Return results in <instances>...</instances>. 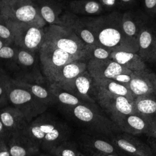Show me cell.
Segmentation results:
<instances>
[{
	"label": "cell",
	"instance_id": "cell-1",
	"mask_svg": "<svg viewBox=\"0 0 156 156\" xmlns=\"http://www.w3.org/2000/svg\"><path fill=\"white\" fill-rule=\"evenodd\" d=\"M122 15L118 13L93 18H82L93 34L98 46L110 51L138 52V41L128 37L122 27Z\"/></svg>",
	"mask_w": 156,
	"mask_h": 156
},
{
	"label": "cell",
	"instance_id": "cell-2",
	"mask_svg": "<svg viewBox=\"0 0 156 156\" xmlns=\"http://www.w3.org/2000/svg\"><path fill=\"white\" fill-rule=\"evenodd\" d=\"M24 132L39 147L48 152L68 141L71 133L66 124L55 116L44 113L34 119Z\"/></svg>",
	"mask_w": 156,
	"mask_h": 156
},
{
	"label": "cell",
	"instance_id": "cell-3",
	"mask_svg": "<svg viewBox=\"0 0 156 156\" xmlns=\"http://www.w3.org/2000/svg\"><path fill=\"white\" fill-rule=\"evenodd\" d=\"M62 111L74 121L93 132L112 136L121 131L96 103L85 102L71 108L63 109Z\"/></svg>",
	"mask_w": 156,
	"mask_h": 156
},
{
	"label": "cell",
	"instance_id": "cell-4",
	"mask_svg": "<svg viewBox=\"0 0 156 156\" xmlns=\"http://www.w3.org/2000/svg\"><path fill=\"white\" fill-rule=\"evenodd\" d=\"M18 47V46H17ZM38 52H33L18 47L15 58L6 71L18 80L49 84L41 68Z\"/></svg>",
	"mask_w": 156,
	"mask_h": 156
},
{
	"label": "cell",
	"instance_id": "cell-5",
	"mask_svg": "<svg viewBox=\"0 0 156 156\" xmlns=\"http://www.w3.org/2000/svg\"><path fill=\"white\" fill-rule=\"evenodd\" d=\"M0 15L14 22L47 26L34 0H0Z\"/></svg>",
	"mask_w": 156,
	"mask_h": 156
},
{
	"label": "cell",
	"instance_id": "cell-6",
	"mask_svg": "<svg viewBox=\"0 0 156 156\" xmlns=\"http://www.w3.org/2000/svg\"><path fill=\"white\" fill-rule=\"evenodd\" d=\"M45 41L81 60H86L87 44L68 28L60 25L44 27Z\"/></svg>",
	"mask_w": 156,
	"mask_h": 156
},
{
	"label": "cell",
	"instance_id": "cell-7",
	"mask_svg": "<svg viewBox=\"0 0 156 156\" xmlns=\"http://www.w3.org/2000/svg\"><path fill=\"white\" fill-rule=\"evenodd\" d=\"M8 101L9 104L23 113L29 123L44 113L48 107L13 78L9 91Z\"/></svg>",
	"mask_w": 156,
	"mask_h": 156
},
{
	"label": "cell",
	"instance_id": "cell-8",
	"mask_svg": "<svg viewBox=\"0 0 156 156\" xmlns=\"http://www.w3.org/2000/svg\"><path fill=\"white\" fill-rule=\"evenodd\" d=\"M38 55L42 73L49 84L52 83L55 73L60 68L72 61L81 60L46 41L40 48Z\"/></svg>",
	"mask_w": 156,
	"mask_h": 156
},
{
	"label": "cell",
	"instance_id": "cell-9",
	"mask_svg": "<svg viewBox=\"0 0 156 156\" xmlns=\"http://www.w3.org/2000/svg\"><path fill=\"white\" fill-rule=\"evenodd\" d=\"M6 20L13 33L14 44L25 50L38 52L45 41L44 27Z\"/></svg>",
	"mask_w": 156,
	"mask_h": 156
},
{
	"label": "cell",
	"instance_id": "cell-10",
	"mask_svg": "<svg viewBox=\"0 0 156 156\" xmlns=\"http://www.w3.org/2000/svg\"><path fill=\"white\" fill-rule=\"evenodd\" d=\"M94 97L96 102L109 116L113 122L126 115L136 113L134 109V101L124 96L94 90Z\"/></svg>",
	"mask_w": 156,
	"mask_h": 156
},
{
	"label": "cell",
	"instance_id": "cell-11",
	"mask_svg": "<svg viewBox=\"0 0 156 156\" xmlns=\"http://www.w3.org/2000/svg\"><path fill=\"white\" fill-rule=\"evenodd\" d=\"M94 84V78L86 70L73 80L57 85L85 102L96 103Z\"/></svg>",
	"mask_w": 156,
	"mask_h": 156
},
{
	"label": "cell",
	"instance_id": "cell-12",
	"mask_svg": "<svg viewBox=\"0 0 156 156\" xmlns=\"http://www.w3.org/2000/svg\"><path fill=\"white\" fill-rule=\"evenodd\" d=\"M87 63V71L94 79L113 80L119 74L133 73L112 59H90Z\"/></svg>",
	"mask_w": 156,
	"mask_h": 156
},
{
	"label": "cell",
	"instance_id": "cell-13",
	"mask_svg": "<svg viewBox=\"0 0 156 156\" xmlns=\"http://www.w3.org/2000/svg\"><path fill=\"white\" fill-rule=\"evenodd\" d=\"M110 138L116 149L130 156H153L151 149L148 146L130 134H115Z\"/></svg>",
	"mask_w": 156,
	"mask_h": 156
},
{
	"label": "cell",
	"instance_id": "cell-14",
	"mask_svg": "<svg viewBox=\"0 0 156 156\" xmlns=\"http://www.w3.org/2000/svg\"><path fill=\"white\" fill-rule=\"evenodd\" d=\"M62 26L70 29L87 45H97L96 40L81 18L74 13L66 10L60 16Z\"/></svg>",
	"mask_w": 156,
	"mask_h": 156
},
{
	"label": "cell",
	"instance_id": "cell-15",
	"mask_svg": "<svg viewBox=\"0 0 156 156\" xmlns=\"http://www.w3.org/2000/svg\"><path fill=\"white\" fill-rule=\"evenodd\" d=\"M7 144L11 156H32L40 149L24 130L12 134Z\"/></svg>",
	"mask_w": 156,
	"mask_h": 156
},
{
	"label": "cell",
	"instance_id": "cell-16",
	"mask_svg": "<svg viewBox=\"0 0 156 156\" xmlns=\"http://www.w3.org/2000/svg\"><path fill=\"white\" fill-rule=\"evenodd\" d=\"M0 119L11 135L24 130L29 124L23 113L12 105L0 108Z\"/></svg>",
	"mask_w": 156,
	"mask_h": 156
},
{
	"label": "cell",
	"instance_id": "cell-17",
	"mask_svg": "<svg viewBox=\"0 0 156 156\" xmlns=\"http://www.w3.org/2000/svg\"><path fill=\"white\" fill-rule=\"evenodd\" d=\"M113 122L121 131L130 135H147L151 127L150 121L137 113L126 115L116 119Z\"/></svg>",
	"mask_w": 156,
	"mask_h": 156
},
{
	"label": "cell",
	"instance_id": "cell-18",
	"mask_svg": "<svg viewBox=\"0 0 156 156\" xmlns=\"http://www.w3.org/2000/svg\"><path fill=\"white\" fill-rule=\"evenodd\" d=\"M39 13L48 25L62 26L60 16L63 6L58 0H34Z\"/></svg>",
	"mask_w": 156,
	"mask_h": 156
},
{
	"label": "cell",
	"instance_id": "cell-19",
	"mask_svg": "<svg viewBox=\"0 0 156 156\" xmlns=\"http://www.w3.org/2000/svg\"><path fill=\"white\" fill-rule=\"evenodd\" d=\"M80 144L87 153L100 154H116L118 152L111 142L96 136L83 135L80 136Z\"/></svg>",
	"mask_w": 156,
	"mask_h": 156
},
{
	"label": "cell",
	"instance_id": "cell-20",
	"mask_svg": "<svg viewBox=\"0 0 156 156\" xmlns=\"http://www.w3.org/2000/svg\"><path fill=\"white\" fill-rule=\"evenodd\" d=\"M138 55L144 61L156 62V32L146 29L138 37Z\"/></svg>",
	"mask_w": 156,
	"mask_h": 156
},
{
	"label": "cell",
	"instance_id": "cell-21",
	"mask_svg": "<svg viewBox=\"0 0 156 156\" xmlns=\"http://www.w3.org/2000/svg\"><path fill=\"white\" fill-rule=\"evenodd\" d=\"M128 88L135 98L155 94L154 86L147 70L133 71Z\"/></svg>",
	"mask_w": 156,
	"mask_h": 156
},
{
	"label": "cell",
	"instance_id": "cell-22",
	"mask_svg": "<svg viewBox=\"0 0 156 156\" xmlns=\"http://www.w3.org/2000/svg\"><path fill=\"white\" fill-rule=\"evenodd\" d=\"M86 70H87L86 61L82 60L72 61L63 66L57 71L52 83L60 85L70 81Z\"/></svg>",
	"mask_w": 156,
	"mask_h": 156
},
{
	"label": "cell",
	"instance_id": "cell-23",
	"mask_svg": "<svg viewBox=\"0 0 156 156\" xmlns=\"http://www.w3.org/2000/svg\"><path fill=\"white\" fill-rule=\"evenodd\" d=\"M124 68L132 71H140L146 70L144 60L136 52L127 51L112 52L110 58Z\"/></svg>",
	"mask_w": 156,
	"mask_h": 156
},
{
	"label": "cell",
	"instance_id": "cell-24",
	"mask_svg": "<svg viewBox=\"0 0 156 156\" xmlns=\"http://www.w3.org/2000/svg\"><path fill=\"white\" fill-rule=\"evenodd\" d=\"M94 87L95 90L122 96L132 101L136 98L127 87L112 79H94Z\"/></svg>",
	"mask_w": 156,
	"mask_h": 156
},
{
	"label": "cell",
	"instance_id": "cell-25",
	"mask_svg": "<svg viewBox=\"0 0 156 156\" xmlns=\"http://www.w3.org/2000/svg\"><path fill=\"white\" fill-rule=\"evenodd\" d=\"M15 80L20 85L27 89L35 97L48 107L56 104L55 99L50 89L49 84H40L30 82Z\"/></svg>",
	"mask_w": 156,
	"mask_h": 156
},
{
	"label": "cell",
	"instance_id": "cell-26",
	"mask_svg": "<svg viewBox=\"0 0 156 156\" xmlns=\"http://www.w3.org/2000/svg\"><path fill=\"white\" fill-rule=\"evenodd\" d=\"M135 113L151 123L156 120V99L154 94L138 96L134 101Z\"/></svg>",
	"mask_w": 156,
	"mask_h": 156
},
{
	"label": "cell",
	"instance_id": "cell-27",
	"mask_svg": "<svg viewBox=\"0 0 156 156\" xmlns=\"http://www.w3.org/2000/svg\"><path fill=\"white\" fill-rule=\"evenodd\" d=\"M49 87L55 97L56 104L60 105L62 110L71 108L85 102L74 94L55 83L49 84Z\"/></svg>",
	"mask_w": 156,
	"mask_h": 156
},
{
	"label": "cell",
	"instance_id": "cell-28",
	"mask_svg": "<svg viewBox=\"0 0 156 156\" xmlns=\"http://www.w3.org/2000/svg\"><path fill=\"white\" fill-rule=\"evenodd\" d=\"M69 8L76 15H93L102 10L101 4L93 0H74L69 3Z\"/></svg>",
	"mask_w": 156,
	"mask_h": 156
},
{
	"label": "cell",
	"instance_id": "cell-29",
	"mask_svg": "<svg viewBox=\"0 0 156 156\" xmlns=\"http://www.w3.org/2000/svg\"><path fill=\"white\" fill-rule=\"evenodd\" d=\"M12 79L9 73L0 66V108L9 104L8 94Z\"/></svg>",
	"mask_w": 156,
	"mask_h": 156
},
{
	"label": "cell",
	"instance_id": "cell-30",
	"mask_svg": "<svg viewBox=\"0 0 156 156\" xmlns=\"http://www.w3.org/2000/svg\"><path fill=\"white\" fill-rule=\"evenodd\" d=\"M79 152L76 145L68 140L52 149L49 152L54 156H78Z\"/></svg>",
	"mask_w": 156,
	"mask_h": 156
},
{
	"label": "cell",
	"instance_id": "cell-31",
	"mask_svg": "<svg viewBox=\"0 0 156 156\" xmlns=\"http://www.w3.org/2000/svg\"><path fill=\"white\" fill-rule=\"evenodd\" d=\"M122 27L125 34L129 38L138 41L140 32L136 23L127 13H124L122 16Z\"/></svg>",
	"mask_w": 156,
	"mask_h": 156
},
{
	"label": "cell",
	"instance_id": "cell-32",
	"mask_svg": "<svg viewBox=\"0 0 156 156\" xmlns=\"http://www.w3.org/2000/svg\"><path fill=\"white\" fill-rule=\"evenodd\" d=\"M17 51L18 47L15 44L5 45L1 48L0 50V66H4L7 69L14 60Z\"/></svg>",
	"mask_w": 156,
	"mask_h": 156
},
{
	"label": "cell",
	"instance_id": "cell-33",
	"mask_svg": "<svg viewBox=\"0 0 156 156\" xmlns=\"http://www.w3.org/2000/svg\"><path fill=\"white\" fill-rule=\"evenodd\" d=\"M111 52L106 49L97 45H87L86 60L90 59H110Z\"/></svg>",
	"mask_w": 156,
	"mask_h": 156
},
{
	"label": "cell",
	"instance_id": "cell-34",
	"mask_svg": "<svg viewBox=\"0 0 156 156\" xmlns=\"http://www.w3.org/2000/svg\"><path fill=\"white\" fill-rule=\"evenodd\" d=\"M0 38L5 44H13L14 37L13 31L7 20L0 15Z\"/></svg>",
	"mask_w": 156,
	"mask_h": 156
},
{
	"label": "cell",
	"instance_id": "cell-35",
	"mask_svg": "<svg viewBox=\"0 0 156 156\" xmlns=\"http://www.w3.org/2000/svg\"><path fill=\"white\" fill-rule=\"evenodd\" d=\"M132 75H133V73L131 74H121L117 76L113 79V80L119 83H121L124 85H126V87H128L129 83L132 78Z\"/></svg>",
	"mask_w": 156,
	"mask_h": 156
},
{
	"label": "cell",
	"instance_id": "cell-36",
	"mask_svg": "<svg viewBox=\"0 0 156 156\" xmlns=\"http://www.w3.org/2000/svg\"><path fill=\"white\" fill-rule=\"evenodd\" d=\"M11 134L7 130V129L5 127L4 125L0 119V139L1 140L7 142Z\"/></svg>",
	"mask_w": 156,
	"mask_h": 156
},
{
	"label": "cell",
	"instance_id": "cell-37",
	"mask_svg": "<svg viewBox=\"0 0 156 156\" xmlns=\"http://www.w3.org/2000/svg\"><path fill=\"white\" fill-rule=\"evenodd\" d=\"M0 156H11L7 142L5 141H0Z\"/></svg>",
	"mask_w": 156,
	"mask_h": 156
},
{
	"label": "cell",
	"instance_id": "cell-38",
	"mask_svg": "<svg viewBox=\"0 0 156 156\" xmlns=\"http://www.w3.org/2000/svg\"><path fill=\"white\" fill-rule=\"evenodd\" d=\"M147 135L154 139V141H156V120L151 123V127Z\"/></svg>",
	"mask_w": 156,
	"mask_h": 156
},
{
	"label": "cell",
	"instance_id": "cell-39",
	"mask_svg": "<svg viewBox=\"0 0 156 156\" xmlns=\"http://www.w3.org/2000/svg\"><path fill=\"white\" fill-rule=\"evenodd\" d=\"M144 4L147 9H154L156 7V0H144Z\"/></svg>",
	"mask_w": 156,
	"mask_h": 156
},
{
	"label": "cell",
	"instance_id": "cell-40",
	"mask_svg": "<svg viewBox=\"0 0 156 156\" xmlns=\"http://www.w3.org/2000/svg\"><path fill=\"white\" fill-rule=\"evenodd\" d=\"M149 77H150V79L152 82L153 86H154L155 94H156V75L154 73L149 72Z\"/></svg>",
	"mask_w": 156,
	"mask_h": 156
},
{
	"label": "cell",
	"instance_id": "cell-41",
	"mask_svg": "<svg viewBox=\"0 0 156 156\" xmlns=\"http://www.w3.org/2000/svg\"><path fill=\"white\" fill-rule=\"evenodd\" d=\"M102 3L106 6L112 7L116 3V0H101Z\"/></svg>",
	"mask_w": 156,
	"mask_h": 156
},
{
	"label": "cell",
	"instance_id": "cell-42",
	"mask_svg": "<svg viewBox=\"0 0 156 156\" xmlns=\"http://www.w3.org/2000/svg\"><path fill=\"white\" fill-rule=\"evenodd\" d=\"M88 156H119L118 155L116 154H91V153H87Z\"/></svg>",
	"mask_w": 156,
	"mask_h": 156
},
{
	"label": "cell",
	"instance_id": "cell-43",
	"mask_svg": "<svg viewBox=\"0 0 156 156\" xmlns=\"http://www.w3.org/2000/svg\"><path fill=\"white\" fill-rule=\"evenodd\" d=\"M5 45H7L5 44V43L0 38V50L1 48H2Z\"/></svg>",
	"mask_w": 156,
	"mask_h": 156
},
{
	"label": "cell",
	"instance_id": "cell-44",
	"mask_svg": "<svg viewBox=\"0 0 156 156\" xmlns=\"http://www.w3.org/2000/svg\"><path fill=\"white\" fill-rule=\"evenodd\" d=\"M78 156H88V155H84V154H82V152H79V154H78Z\"/></svg>",
	"mask_w": 156,
	"mask_h": 156
},
{
	"label": "cell",
	"instance_id": "cell-45",
	"mask_svg": "<svg viewBox=\"0 0 156 156\" xmlns=\"http://www.w3.org/2000/svg\"><path fill=\"white\" fill-rule=\"evenodd\" d=\"M152 145L154 146V147L155 148V149L156 150V141H153V143H152Z\"/></svg>",
	"mask_w": 156,
	"mask_h": 156
},
{
	"label": "cell",
	"instance_id": "cell-46",
	"mask_svg": "<svg viewBox=\"0 0 156 156\" xmlns=\"http://www.w3.org/2000/svg\"><path fill=\"white\" fill-rule=\"evenodd\" d=\"M121 1L124 2H130L131 0H121Z\"/></svg>",
	"mask_w": 156,
	"mask_h": 156
},
{
	"label": "cell",
	"instance_id": "cell-47",
	"mask_svg": "<svg viewBox=\"0 0 156 156\" xmlns=\"http://www.w3.org/2000/svg\"><path fill=\"white\" fill-rule=\"evenodd\" d=\"M3 141V140H1V139H0V141Z\"/></svg>",
	"mask_w": 156,
	"mask_h": 156
},
{
	"label": "cell",
	"instance_id": "cell-48",
	"mask_svg": "<svg viewBox=\"0 0 156 156\" xmlns=\"http://www.w3.org/2000/svg\"><path fill=\"white\" fill-rule=\"evenodd\" d=\"M41 156H43V155H41Z\"/></svg>",
	"mask_w": 156,
	"mask_h": 156
},
{
	"label": "cell",
	"instance_id": "cell-49",
	"mask_svg": "<svg viewBox=\"0 0 156 156\" xmlns=\"http://www.w3.org/2000/svg\"><path fill=\"white\" fill-rule=\"evenodd\" d=\"M155 156H156V155H155Z\"/></svg>",
	"mask_w": 156,
	"mask_h": 156
},
{
	"label": "cell",
	"instance_id": "cell-50",
	"mask_svg": "<svg viewBox=\"0 0 156 156\" xmlns=\"http://www.w3.org/2000/svg\"><path fill=\"white\" fill-rule=\"evenodd\" d=\"M58 1H60V0H58Z\"/></svg>",
	"mask_w": 156,
	"mask_h": 156
}]
</instances>
